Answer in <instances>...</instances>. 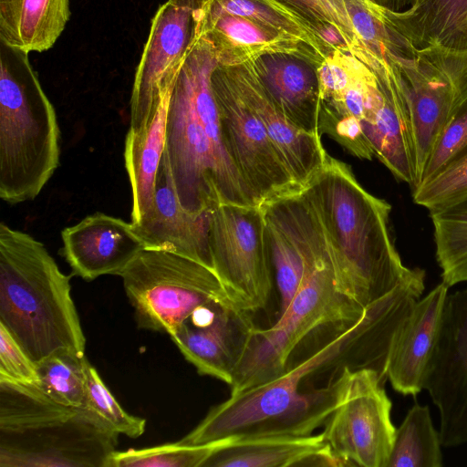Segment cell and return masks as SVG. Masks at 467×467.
I'll return each instance as SVG.
<instances>
[{
    "label": "cell",
    "mask_w": 467,
    "mask_h": 467,
    "mask_svg": "<svg viewBox=\"0 0 467 467\" xmlns=\"http://www.w3.org/2000/svg\"><path fill=\"white\" fill-rule=\"evenodd\" d=\"M423 293L405 282L366 307L360 319L291 365L277 378L233 394L210 410L181 442L202 445L227 439L306 436L323 426L334 410L339 378L319 388L303 384L345 367L370 368L387 379L392 339Z\"/></svg>",
    "instance_id": "6da1fadb"
},
{
    "label": "cell",
    "mask_w": 467,
    "mask_h": 467,
    "mask_svg": "<svg viewBox=\"0 0 467 467\" xmlns=\"http://www.w3.org/2000/svg\"><path fill=\"white\" fill-rule=\"evenodd\" d=\"M215 49L201 31L172 85L165 156L182 205L193 213L222 204L260 205L232 159L223 133L212 75Z\"/></svg>",
    "instance_id": "7a4b0ae2"
},
{
    "label": "cell",
    "mask_w": 467,
    "mask_h": 467,
    "mask_svg": "<svg viewBox=\"0 0 467 467\" xmlns=\"http://www.w3.org/2000/svg\"><path fill=\"white\" fill-rule=\"evenodd\" d=\"M304 257L300 286L286 311L268 328L254 327L234 372L231 395L284 373L306 348L308 353L350 327L366 308L337 288L325 233L302 191L286 195Z\"/></svg>",
    "instance_id": "3957f363"
},
{
    "label": "cell",
    "mask_w": 467,
    "mask_h": 467,
    "mask_svg": "<svg viewBox=\"0 0 467 467\" xmlns=\"http://www.w3.org/2000/svg\"><path fill=\"white\" fill-rule=\"evenodd\" d=\"M301 191L325 233L337 290L362 308L423 270L403 264L390 231L391 205L365 190L345 162L328 154Z\"/></svg>",
    "instance_id": "277c9868"
},
{
    "label": "cell",
    "mask_w": 467,
    "mask_h": 467,
    "mask_svg": "<svg viewBox=\"0 0 467 467\" xmlns=\"http://www.w3.org/2000/svg\"><path fill=\"white\" fill-rule=\"evenodd\" d=\"M69 281L41 242L0 223V324L36 364L85 353Z\"/></svg>",
    "instance_id": "5b68a950"
},
{
    "label": "cell",
    "mask_w": 467,
    "mask_h": 467,
    "mask_svg": "<svg viewBox=\"0 0 467 467\" xmlns=\"http://www.w3.org/2000/svg\"><path fill=\"white\" fill-rule=\"evenodd\" d=\"M119 435L36 384L0 380V467H107Z\"/></svg>",
    "instance_id": "8992f818"
},
{
    "label": "cell",
    "mask_w": 467,
    "mask_h": 467,
    "mask_svg": "<svg viewBox=\"0 0 467 467\" xmlns=\"http://www.w3.org/2000/svg\"><path fill=\"white\" fill-rule=\"evenodd\" d=\"M55 109L28 52L0 41V197L10 204L35 199L59 165Z\"/></svg>",
    "instance_id": "52a82bcc"
},
{
    "label": "cell",
    "mask_w": 467,
    "mask_h": 467,
    "mask_svg": "<svg viewBox=\"0 0 467 467\" xmlns=\"http://www.w3.org/2000/svg\"><path fill=\"white\" fill-rule=\"evenodd\" d=\"M119 276L142 329L170 336L201 306H233L213 270L170 252L143 250Z\"/></svg>",
    "instance_id": "ba28073f"
},
{
    "label": "cell",
    "mask_w": 467,
    "mask_h": 467,
    "mask_svg": "<svg viewBox=\"0 0 467 467\" xmlns=\"http://www.w3.org/2000/svg\"><path fill=\"white\" fill-rule=\"evenodd\" d=\"M209 243L213 271L231 305L251 314L265 308L273 267L261 206L222 204L211 211Z\"/></svg>",
    "instance_id": "9c48e42d"
},
{
    "label": "cell",
    "mask_w": 467,
    "mask_h": 467,
    "mask_svg": "<svg viewBox=\"0 0 467 467\" xmlns=\"http://www.w3.org/2000/svg\"><path fill=\"white\" fill-rule=\"evenodd\" d=\"M337 401L322 431L344 466L387 467L396 427L386 379L370 368L341 372Z\"/></svg>",
    "instance_id": "30bf717a"
},
{
    "label": "cell",
    "mask_w": 467,
    "mask_h": 467,
    "mask_svg": "<svg viewBox=\"0 0 467 467\" xmlns=\"http://www.w3.org/2000/svg\"><path fill=\"white\" fill-rule=\"evenodd\" d=\"M392 61L409 104L419 184L439 136L467 99V50L432 46Z\"/></svg>",
    "instance_id": "8fae6325"
},
{
    "label": "cell",
    "mask_w": 467,
    "mask_h": 467,
    "mask_svg": "<svg viewBox=\"0 0 467 467\" xmlns=\"http://www.w3.org/2000/svg\"><path fill=\"white\" fill-rule=\"evenodd\" d=\"M206 0H167L158 8L137 67L129 131L138 132L171 92L179 68L200 32Z\"/></svg>",
    "instance_id": "7c38bea8"
},
{
    "label": "cell",
    "mask_w": 467,
    "mask_h": 467,
    "mask_svg": "<svg viewBox=\"0 0 467 467\" xmlns=\"http://www.w3.org/2000/svg\"><path fill=\"white\" fill-rule=\"evenodd\" d=\"M212 87L229 153L259 204L302 189L295 182L264 125L218 64Z\"/></svg>",
    "instance_id": "4fadbf2b"
},
{
    "label": "cell",
    "mask_w": 467,
    "mask_h": 467,
    "mask_svg": "<svg viewBox=\"0 0 467 467\" xmlns=\"http://www.w3.org/2000/svg\"><path fill=\"white\" fill-rule=\"evenodd\" d=\"M423 389L440 411L441 445L467 442V288L448 294Z\"/></svg>",
    "instance_id": "5bb4252c"
},
{
    "label": "cell",
    "mask_w": 467,
    "mask_h": 467,
    "mask_svg": "<svg viewBox=\"0 0 467 467\" xmlns=\"http://www.w3.org/2000/svg\"><path fill=\"white\" fill-rule=\"evenodd\" d=\"M350 51L373 70L383 93V103L368 136L374 157L413 190L418 172L412 124L397 67L391 59L378 57L363 45Z\"/></svg>",
    "instance_id": "9a60e30c"
},
{
    "label": "cell",
    "mask_w": 467,
    "mask_h": 467,
    "mask_svg": "<svg viewBox=\"0 0 467 467\" xmlns=\"http://www.w3.org/2000/svg\"><path fill=\"white\" fill-rule=\"evenodd\" d=\"M210 213H193L182 205L163 153L152 204L140 221L131 223L145 250L170 252L213 270L209 243Z\"/></svg>",
    "instance_id": "2e32d148"
},
{
    "label": "cell",
    "mask_w": 467,
    "mask_h": 467,
    "mask_svg": "<svg viewBox=\"0 0 467 467\" xmlns=\"http://www.w3.org/2000/svg\"><path fill=\"white\" fill-rule=\"evenodd\" d=\"M62 255L74 275L91 281L118 275L145 246L132 223L102 213L90 214L61 232Z\"/></svg>",
    "instance_id": "e0dca14e"
},
{
    "label": "cell",
    "mask_w": 467,
    "mask_h": 467,
    "mask_svg": "<svg viewBox=\"0 0 467 467\" xmlns=\"http://www.w3.org/2000/svg\"><path fill=\"white\" fill-rule=\"evenodd\" d=\"M224 67L242 98L264 125L293 179L303 189L328 156L321 137L298 129L285 116L264 88L252 61Z\"/></svg>",
    "instance_id": "ac0fdd59"
},
{
    "label": "cell",
    "mask_w": 467,
    "mask_h": 467,
    "mask_svg": "<svg viewBox=\"0 0 467 467\" xmlns=\"http://www.w3.org/2000/svg\"><path fill=\"white\" fill-rule=\"evenodd\" d=\"M250 314L220 305L209 325L199 327L186 320L170 337L199 374L231 386L255 327Z\"/></svg>",
    "instance_id": "d6986e66"
},
{
    "label": "cell",
    "mask_w": 467,
    "mask_h": 467,
    "mask_svg": "<svg viewBox=\"0 0 467 467\" xmlns=\"http://www.w3.org/2000/svg\"><path fill=\"white\" fill-rule=\"evenodd\" d=\"M448 290L449 286L441 282L419 299L392 339L387 361V379L393 389L404 396H416L423 389Z\"/></svg>",
    "instance_id": "ffe728a7"
},
{
    "label": "cell",
    "mask_w": 467,
    "mask_h": 467,
    "mask_svg": "<svg viewBox=\"0 0 467 467\" xmlns=\"http://www.w3.org/2000/svg\"><path fill=\"white\" fill-rule=\"evenodd\" d=\"M264 88L298 129L318 137L320 88L318 64L289 53H269L252 61Z\"/></svg>",
    "instance_id": "44dd1931"
},
{
    "label": "cell",
    "mask_w": 467,
    "mask_h": 467,
    "mask_svg": "<svg viewBox=\"0 0 467 467\" xmlns=\"http://www.w3.org/2000/svg\"><path fill=\"white\" fill-rule=\"evenodd\" d=\"M201 31L212 42L219 64L234 66L253 61L269 53H289L320 65L324 60L302 41L250 18L202 8Z\"/></svg>",
    "instance_id": "7402d4cb"
},
{
    "label": "cell",
    "mask_w": 467,
    "mask_h": 467,
    "mask_svg": "<svg viewBox=\"0 0 467 467\" xmlns=\"http://www.w3.org/2000/svg\"><path fill=\"white\" fill-rule=\"evenodd\" d=\"M344 466L322 432L306 436H259L227 439L203 467Z\"/></svg>",
    "instance_id": "603a6c76"
},
{
    "label": "cell",
    "mask_w": 467,
    "mask_h": 467,
    "mask_svg": "<svg viewBox=\"0 0 467 467\" xmlns=\"http://www.w3.org/2000/svg\"><path fill=\"white\" fill-rule=\"evenodd\" d=\"M379 9L416 49L439 46L467 50V0H415L400 13Z\"/></svg>",
    "instance_id": "cb8c5ba5"
},
{
    "label": "cell",
    "mask_w": 467,
    "mask_h": 467,
    "mask_svg": "<svg viewBox=\"0 0 467 467\" xmlns=\"http://www.w3.org/2000/svg\"><path fill=\"white\" fill-rule=\"evenodd\" d=\"M69 16V0H0V41L28 53L46 51Z\"/></svg>",
    "instance_id": "d4e9b609"
},
{
    "label": "cell",
    "mask_w": 467,
    "mask_h": 467,
    "mask_svg": "<svg viewBox=\"0 0 467 467\" xmlns=\"http://www.w3.org/2000/svg\"><path fill=\"white\" fill-rule=\"evenodd\" d=\"M170 96L163 99L146 127L127 133L124 159L132 192L131 223L140 221L153 202L157 173L165 151Z\"/></svg>",
    "instance_id": "484cf974"
},
{
    "label": "cell",
    "mask_w": 467,
    "mask_h": 467,
    "mask_svg": "<svg viewBox=\"0 0 467 467\" xmlns=\"http://www.w3.org/2000/svg\"><path fill=\"white\" fill-rule=\"evenodd\" d=\"M203 10L250 18L302 41L323 59L335 49L308 21L277 0H206Z\"/></svg>",
    "instance_id": "4316f807"
},
{
    "label": "cell",
    "mask_w": 467,
    "mask_h": 467,
    "mask_svg": "<svg viewBox=\"0 0 467 467\" xmlns=\"http://www.w3.org/2000/svg\"><path fill=\"white\" fill-rule=\"evenodd\" d=\"M441 446L429 407L415 403L396 428L387 467H441Z\"/></svg>",
    "instance_id": "83f0119b"
},
{
    "label": "cell",
    "mask_w": 467,
    "mask_h": 467,
    "mask_svg": "<svg viewBox=\"0 0 467 467\" xmlns=\"http://www.w3.org/2000/svg\"><path fill=\"white\" fill-rule=\"evenodd\" d=\"M430 217L441 282L449 287L467 282V198L430 211Z\"/></svg>",
    "instance_id": "f1b7e54d"
},
{
    "label": "cell",
    "mask_w": 467,
    "mask_h": 467,
    "mask_svg": "<svg viewBox=\"0 0 467 467\" xmlns=\"http://www.w3.org/2000/svg\"><path fill=\"white\" fill-rule=\"evenodd\" d=\"M308 21L334 48L359 43L353 21L371 0H277Z\"/></svg>",
    "instance_id": "f546056e"
},
{
    "label": "cell",
    "mask_w": 467,
    "mask_h": 467,
    "mask_svg": "<svg viewBox=\"0 0 467 467\" xmlns=\"http://www.w3.org/2000/svg\"><path fill=\"white\" fill-rule=\"evenodd\" d=\"M85 354L64 352L52 355L36 363L37 385L56 401L73 407H83L86 396Z\"/></svg>",
    "instance_id": "4dcf8cb0"
},
{
    "label": "cell",
    "mask_w": 467,
    "mask_h": 467,
    "mask_svg": "<svg viewBox=\"0 0 467 467\" xmlns=\"http://www.w3.org/2000/svg\"><path fill=\"white\" fill-rule=\"evenodd\" d=\"M227 440L202 445L182 443L180 441L142 449L115 451L107 467H203L215 450Z\"/></svg>",
    "instance_id": "1f68e13d"
},
{
    "label": "cell",
    "mask_w": 467,
    "mask_h": 467,
    "mask_svg": "<svg viewBox=\"0 0 467 467\" xmlns=\"http://www.w3.org/2000/svg\"><path fill=\"white\" fill-rule=\"evenodd\" d=\"M83 407L92 410L119 434L136 439L145 431L146 420L129 414L119 404L89 362L86 367V396Z\"/></svg>",
    "instance_id": "d6a6232c"
},
{
    "label": "cell",
    "mask_w": 467,
    "mask_h": 467,
    "mask_svg": "<svg viewBox=\"0 0 467 467\" xmlns=\"http://www.w3.org/2000/svg\"><path fill=\"white\" fill-rule=\"evenodd\" d=\"M413 202L429 211L441 210L467 198V155L412 190Z\"/></svg>",
    "instance_id": "836d02e7"
},
{
    "label": "cell",
    "mask_w": 467,
    "mask_h": 467,
    "mask_svg": "<svg viewBox=\"0 0 467 467\" xmlns=\"http://www.w3.org/2000/svg\"><path fill=\"white\" fill-rule=\"evenodd\" d=\"M466 155L467 99L458 108L439 136L419 184L431 180L446 167Z\"/></svg>",
    "instance_id": "e575fe53"
},
{
    "label": "cell",
    "mask_w": 467,
    "mask_h": 467,
    "mask_svg": "<svg viewBox=\"0 0 467 467\" xmlns=\"http://www.w3.org/2000/svg\"><path fill=\"white\" fill-rule=\"evenodd\" d=\"M0 380L37 384L36 364L0 324Z\"/></svg>",
    "instance_id": "d590c367"
},
{
    "label": "cell",
    "mask_w": 467,
    "mask_h": 467,
    "mask_svg": "<svg viewBox=\"0 0 467 467\" xmlns=\"http://www.w3.org/2000/svg\"><path fill=\"white\" fill-rule=\"evenodd\" d=\"M377 6L393 12L400 13L410 8L415 0H371Z\"/></svg>",
    "instance_id": "8d00e7d4"
}]
</instances>
